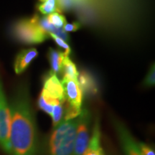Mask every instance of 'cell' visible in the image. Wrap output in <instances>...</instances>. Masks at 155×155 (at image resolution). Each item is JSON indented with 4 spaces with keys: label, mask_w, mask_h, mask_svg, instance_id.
I'll list each match as a JSON object with an SVG mask.
<instances>
[{
    "label": "cell",
    "mask_w": 155,
    "mask_h": 155,
    "mask_svg": "<svg viewBox=\"0 0 155 155\" xmlns=\"http://www.w3.org/2000/svg\"><path fill=\"white\" fill-rule=\"evenodd\" d=\"M9 141L11 155H36L38 133L35 119L26 85L19 86L10 106Z\"/></svg>",
    "instance_id": "obj_1"
},
{
    "label": "cell",
    "mask_w": 155,
    "mask_h": 155,
    "mask_svg": "<svg viewBox=\"0 0 155 155\" xmlns=\"http://www.w3.org/2000/svg\"><path fill=\"white\" fill-rule=\"evenodd\" d=\"M11 34L17 41L27 45L40 44L49 38V35L38 28L30 19L15 22L11 28Z\"/></svg>",
    "instance_id": "obj_2"
},
{
    "label": "cell",
    "mask_w": 155,
    "mask_h": 155,
    "mask_svg": "<svg viewBox=\"0 0 155 155\" xmlns=\"http://www.w3.org/2000/svg\"><path fill=\"white\" fill-rule=\"evenodd\" d=\"M10 129V111L0 81V147L10 154L11 145L9 141Z\"/></svg>",
    "instance_id": "obj_3"
},
{
    "label": "cell",
    "mask_w": 155,
    "mask_h": 155,
    "mask_svg": "<svg viewBox=\"0 0 155 155\" xmlns=\"http://www.w3.org/2000/svg\"><path fill=\"white\" fill-rule=\"evenodd\" d=\"M91 119V116L88 110L82 109L78 116L73 155H83L88 147L90 140Z\"/></svg>",
    "instance_id": "obj_4"
},
{
    "label": "cell",
    "mask_w": 155,
    "mask_h": 155,
    "mask_svg": "<svg viewBox=\"0 0 155 155\" xmlns=\"http://www.w3.org/2000/svg\"><path fill=\"white\" fill-rule=\"evenodd\" d=\"M113 124L124 154L142 155L138 145V141L136 140L127 127L117 119H113Z\"/></svg>",
    "instance_id": "obj_5"
},
{
    "label": "cell",
    "mask_w": 155,
    "mask_h": 155,
    "mask_svg": "<svg viewBox=\"0 0 155 155\" xmlns=\"http://www.w3.org/2000/svg\"><path fill=\"white\" fill-rule=\"evenodd\" d=\"M62 86L64 90L65 102L73 107L81 108L83 102V92L77 80L63 76Z\"/></svg>",
    "instance_id": "obj_6"
},
{
    "label": "cell",
    "mask_w": 155,
    "mask_h": 155,
    "mask_svg": "<svg viewBox=\"0 0 155 155\" xmlns=\"http://www.w3.org/2000/svg\"><path fill=\"white\" fill-rule=\"evenodd\" d=\"M78 123V117L76 118L65 137L55 147L49 150L50 155H73Z\"/></svg>",
    "instance_id": "obj_7"
},
{
    "label": "cell",
    "mask_w": 155,
    "mask_h": 155,
    "mask_svg": "<svg viewBox=\"0 0 155 155\" xmlns=\"http://www.w3.org/2000/svg\"><path fill=\"white\" fill-rule=\"evenodd\" d=\"M43 88L46 94L60 101L65 103V98L62 83L57 75L51 71L46 73L43 77Z\"/></svg>",
    "instance_id": "obj_8"
},
{
    "label": "cell",
    "mask_w": 155,
    "mask_h": 155,
    "mask_svg": "<svg viewBox=\"0 0 155 155\" xmlns=\"http://www.w3.org/2000/svg\"><path fill=\"white\" fill-rule=\"evenodd\" d=\"M38 55V52L35 48H29L21 50L16 56L14 63V68L16 74L19 75L24 72Z\"/></svg>",
    "instance_id": "obj_9"
},
{
    "label": "cell",
    "mask_w": 155,
    "mask_h": 155,
    "mask_svg": "<svg viewBox=\"0 0 155 155\" xmlns=\"http://www.w3.org/2000/svg\"><path fill=\"white\" fill-rule=\"evenodd\" d=\"M78 83L83 93L85 94L91 96L95 95L98 92V88L94 76L86 71H82L78 73Z\"/></svg>",
    "instance_id": "obj_10"
},
{
    "label": "cell",
    "mask_w": 155,
    "mask_h": 155,
    "mask_svg": "<svg viewBox=\"0 0 155 155\" xmlns=\"http://www.w3.org/2000/svg\"><path fill=\"white\" fill-rule=\"evenodd\" d=\"M66 56L63 51L58 49H54V48H50L48 50V58L49 60L50 67H51V71L54 73L57 74H61L62 63Z\"/></svg>",
    "instance_id": "obj_11"
},
{
    "label": "cell",
    "mask_w": 155,
    "mask_h": 155,
    "mask_svg": "<svg viewBox=\"0 0 155 155\" xmlns=\"http://www.w3.org/2000/svg\"><path fill=\"white\" fill-rule=\"evenodd\" d=\"M40 97H39L38 99V107L45 112L46 114L51 115L53 112V107L60 103H63L60 101L59 100L55 99L53 97L50 96L49 95L46 94L43 90H42L41 94L40 95Z\"/></svg>",
    "instance_id": "obj_12"
},
{
    "label": "cell",
    "mask_w": 155,
    "mask_h": 155,
    "mask_svg": "<svg viewBox=\"0 0 155 155\" xmlns=\"http://www.w3.org/2000/svg\"><path fill=\"white\" fill-rule=\"evenodd\" d=\"M61 73H63V76L69 77L74 80L78 79L79 73L77 70L76 65L70 59L69 57H65L64 58L63 63H62Z\"/></svg>",
    "instance_id": "obj_13"
},
{
    "label": "cell",
    "mask_w": 155,
    "mask_h": 155,
    "mask_svg": "<svg viewBox=\"0 0 155 155\" xmlns=\"http://www.w3.org/2000/svg\"><path fill=\"white\" fill-rule=\"evenodd\" d=\"M38 8L41 14L44 15H49L52 13L55 12L56 11L60 12L56 0H47V1L42 2L38 5Z\"/></svg>",
    "instance_id": "obj_14"
},
{
    "label": "cell",
    "mask_w": 155,
    "mask_h": 155,
    "mask_svg": "<svg viewBox=\"0 0 155 155\" xmlns=\"http://www.w3.org/2000/svg\"><path fill=\"white\" fill-rule=\"evenodd\" d=\"M64 104H65V103H60L53 107V112H52L50 116L52 118L54 128L57 127L63 120L64 115Z\"/></svg>",
    "instance_id": "obj_15"
},
{
    "label": "cell",
    "mask_w": 155,
    "mask_h": 155,
    "mask_svg": "<svg viewBox=\"0 0 155 155\" xmlns=\"http://www.w3.org/2000/svg\"><path fill=\"white\" fill-rule=\"evenodd\" d=\"M47 19L50 24L56 28H62L67 23L65 17L58 12L52 13L47 17Z\"/></svg>",
    "instance_id": "obj_16"
},
{
    "label": "cell",
    "mask_w": 155,
    "mask_h": 155,
    "mask_svg": "<svg viewBox=\"0 0 155 155\" xmlns=\"http://www.w3.org/2000/svg\"><path fill=\"white\" fill-rule=\"evenodd\" d=\"M49 36H50V38L53 39L54 41L56 42V44H57L61 49H63L64 50L63 53L65 54V55L66 56V57H68L70 54L71 53V48L69 46V45L65 41H64L63 40H62L61 38L56 36L55 35L49 33Z\"/></svg>",
    "instance_id": "obj_17"
},
{
    "label": "cell",
    "mask_w": 155,
    "mask_h": 155,
    "mask_svg": "<svg viewBox=\"0 0 155 155\" xmlns=\"http://www.w3.org/2000/svg\"><path fill=\"white\" fill-rule=\"evenodd\" d=\"M155 83V68L154 64L153 63L151 65L148 73L145 77L143 84L146 87H152L154 86Z\"/></svg>",
    "instance_id": "obj_18"
},
{
    "label": "cell",
    "mask_w": 155,
    "mask_h": 155,
    "mask_svg": "<svg viewBox=\"0 0 155 155\" xmlns=\"http://www.w3.org/2000/svg\"><path fill=\"white\" fill-rule=\"evenodd\" d=\"M138 145L142 155H155L154 150L150 145L141 141H138Z\"/></svg>",
    "instance_id": "obj_19"
},
{
    "label": "cell",
    "mask_w": 155,
    "mask_h": 155,
    "mask_svg": "<svg viewBox=\"0 0 155 155\" xmlns=\"http://www.w3.org/2000/svg\"><path fill=\"white\" fill-rule=\"evenodd\" d=\"M81 28V24L79 22H73L72 23H66L63 26V30L65 32H76Z\"/></svg>",
    "instance_id": "obj_20"
},
{
    "label": "cell",
    "mask_w": 155,
    "mask_h": 155,
    "mask_svg": "<svg viewBox=\"0 0 155 155\" xmlns=\"http://www.w3.org/2000/svg\"><path fill=\"white\" fill-rule=\"evenodd\" d=\"M40 1H41V2H45V1H47V0H40Z\"/></svg>",
    "instance_id": "obj_21"
}]
</instances>
